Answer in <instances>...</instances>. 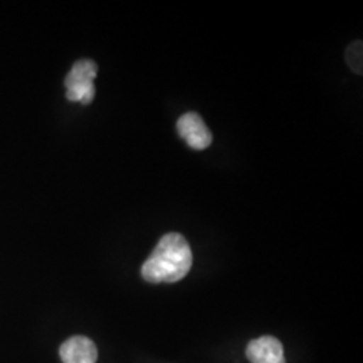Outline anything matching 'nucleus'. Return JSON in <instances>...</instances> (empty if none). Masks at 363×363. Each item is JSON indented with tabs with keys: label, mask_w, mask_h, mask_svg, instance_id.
<instances>
[{
	"label": "nucleus",
	"mask_w": 363,
	"mask_h": 363,
	"mask_svg": "<svg viewBox=\"0 0 363 363\" xmlns=\"http://www.w3.org/2000/svg\"><path fill=\"white\" fill-rule=\"evenodd\" d=\"M193 265V252L179 233L163 235L142 267L144 280L151 284L177 283L186 277Z\"/></svg>",
	"instance_id": "1"
},
{
	"label": "nucleus",
	"mask_w": 363,
	"mask_h": 363,
	"mask_svg": "<svg viewBox=\"0 0 363 363\" xmlns=\"http://www.w3.org/2000/svg\"><path fill=\"white\" fill-rule=\"evenodd\" d=\"M97 70V64L91 60L77 61L65 78L66 99L73 103L91 104L96 94Z\"/></svg>",
	"instance_id": "2"
},
{
	"label": "nucleus",
	"mask_w": 363,
	"mask_h": 363,
	"mask_svg": "<svg viewBox=\"0 0 363 363\" xmlns=\"http://www.w3.org/2000/svg\"><path fill=\"white\" fill-rule=\"evenodd\" d=\"M182 139L193 150H206L213 142V135L202 117L194 112L184 113L177 123Z\"/></svg>",
	"instance_id": "3"
},
{
	"label": "nucleus",
	"mask_w": 363,
	"mask_h": 363,
	"mask_svg": "<svg viewBox=\"0 0 363 363\" xmlns=\"http://www.w3.org/2000/svg\"><path fill=\"white\" fill-rule=\"evenodd\" d=\"M247 357L252 363H286L283 345L273 337L252 340L247 345Z\"/></svg>",
	"instance_id": "4"
},
{
	"label": "nucleus",
	"mask_w": 363,
	"mask_h": 363,
	"mask_svg": "<svg viewBox=\"0 0 363 363\" xmlns=\"http://www.w3.org/2000/svg\"><path fill=\"white\" fill-rule=\"evenodd\" d=\"M60 355L64 363H96L99 352L89 337H73L62 343Z\"/></svg>",
	"instance_id": "5"
},
{
	"label": "nucleus",
	"mask_w": 363,
	"mask_h": 363,
	"mask_svg": "<svg viewBox=\"0 0 363 363\" xmlns=\"http://www.w3.org/2000/svg\"><path fill=\"white\" fill-rule=\"evenodd\" d=\"M362 40H355L346 50V62L351 70L357 74H362L363 69Z\"/></svg>",
	"instance_id": "6"
}]
</instances>
